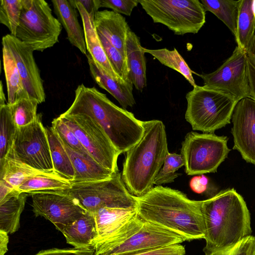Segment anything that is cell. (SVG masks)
Masks as SVG:
<instances>
[{"instance_id":"cell-1","label":"cell","mask_w":255,"mask_h":255,"mask_svg":"<svg viewBox=\"0 0 255 255\" xmlns=\"http://www.w3.org/2000/svg\"><path fill=\"white\" fill-rule=\"evenodd\" d=\"M136 198L137 215L143 221L171 231L188 241L204 239L201 201L191 200L178 190L161 185Z\"/></svg>"},{"instance_id":"cell-2","label":"cell","mask_w":255,"mask_h":255,"mask_svg":"<svg viewBox=\"0 0 255 255\" xmlns=\"http://www.w3.org/2000/svg\"><path fill=\"white\" fill-rule=\"evenodd\" d=\"M205 226V255L232 247L251 236V216L243 197L234 188L201 201Z\"/></svg>"},{"instance_id":"cell-3","label":"cell","mask_w":255,"mask_h":255,"mask_svg":"<svg viewBox=\"0 0 255 255\" xmlns=\"http://www.w3.org/2000/svg\"><path fill=\"white\" fill-rule=\"evenodd\" d=\"M75 94L73 103L64 114L90 117L101 127L121 154L140 140L144 132L142 121L132 113L116 105L95 87L82 84Z\"/></svg>"},{"instance_id":"cell-4","label":"cell","mask_w":255,"mask_h":255,"mask_svg":"<svg viewBox=\"0 0 255 255\" xmlns=\"http://www.w3.org/2000/svg\"><path fill=\"white\" fill-rule=\"evenodd\" d=\"M140 140L126 152L122 173L130 194L141 197L153 187L154 180L169 152L165 127L161 121H142Z\"/></svg>"},{"instance_id":"cell-5","label":"cell","mask_w":255,"mask_h":255,"mask_svg":"<svg viewBox=\"0 0 255 255\" xmlns=\"http://www.w3.org/2000/svg\"><path fill=\"white\" fill-rule=\"evenodd\" d=\"M185 118L192 129L214 132L231 123L238 103L230 96L206 86L196 85L186 95Z\"/></svg>"},{"instance_id":"cell-6","label":"cell","mask_w":255,"mask_h":255,"mask_svg":"<svg viewBox=\"0 0 255 255\" xmlns=\"http://www.w3.org/2000/svg\"><path fill=\"white\" fill-rule=\"evenodd\" d=\"M62 26L44 0H22L18 26L14 36L33 51H43L59 41Z\"/></svg>"},{"instance_id":"cell-7","label":"cell","mask_w":255,"mask_h":255,"mask_svg":"<svg viewBox=\"0 0 255 255\" xmlns=\"http://www.w3.org/2000/svg\"><path fill=\"white\" fill-rule=\"evenodd\" d=\"M71 184L63 192L92 215L104 207L136 209V197L128 190L119 171L107 179Z\"/></svg>"},{"instance_id":"cell-8","label":"cell","mask_w":255,"mask_h":255,"mask_svg":"<svg viewBox=\"0 0 255 255\" xmlns=\"http://www.w3.org/2000/svg\"><path fill=\"white\" fill-rule=\"evenodd\" d=\"M154 23L166 26L175 34L199 32L206 22V11L199 0H138Z\"/></svg>"},{"instance_id":"cell-9","label":"cell","mask_w":255,"mask_h":255,"mask_svg":"<svg viewBox=\"0 0 255 255\" xmlns=\"http://www.w3.org/2000/svg\"><path fill=\"white\" fill-rule=\"evenodd\" d=\"M228 138L214 133L190 131L182 142L181 154L187 175L215 173L230 151Z\"/></svg>"},{"instance_id":"cell-10","label":"cell","mask_w":255,"mask_h":255,"mask_svg":"<svg viewBox=\"0 0 255 255\" xmlns=\"http://www.w3.org/2000/svg\"><path fill=\"white\" fill-rule=\"evenodd\" d=\"M59 116L95 161L113 173L119 171L117 161L121 153L98 123L85 114L63 113Z\"/></svg>"},{"instance_id":"cell-11","label":"cell","mask_w":255,"mask_h":255,"mask_svg":"<svg viewBox=\"0 0 255 255\" xmlns=\"http://www.w3.org/2000/svg\"><path fill=\"white\" fill-rule=\"evenodd\" d=\"M41 118V114H37L32 123L17 128L11 149L6 156L39 171L52 172L49 142Z\"/></svg>"},{"instance_id":"cell-12","label":"cell","mask_w":255,"mask_h":255,"mask_svg":"<svg viewBox=\"0 0 255 255\" xmlns=\"http://www.w3.org/2000/svg\"><path fill=\"white\" fill-rule=\"evenodd\" d=\"M194 73L203 79L204 86L224 93L237 102L251 98L247 52L238 46L215 71L208 74Z\"/></svg>"},{"instance_id":"cell-13","label":"cell","mask_w":255,"mask_h":255,"mask_svg":"<svg viewBox=\"0 0 255 255\" xmlns=\"http://www.w3.org/2000/svg\"><path fill=\"white\" fill-rule=\"evenodd\" d=\"M29 195L35 216L43 217L55 227L70 225L87 211L63 191H39Z\"/></svg>"},{"instance_id":"cell-14","label":"cell","mask_w":255,"mask_h":255,"mask_svg":"<svg viewBox=\"0 0 255 255\" xmlns=\"http://www.w3.org/2000/svg\"><path fill=\"white\" fill-rule=\"evenodd\" d=\"M2 44L5 45L12 54L29 97L39 104L45 102L43 81L33 57V51L11 34L2 37Z\"/></svg>"},{"instance_id":"cell-15","label":"cell","mask_w":255,"mask_h":255,"mask_svg":"<svg viewBox=\"0 0 255 255\" xmlns=\"http://www.w3.org/2000/svg\"><path fill=\"white\" fill-rule=\"evenodd\" d=\"M183 237L150 222L142 226L127 240L105 251L101 255H115L151 250L180 244Z\"/></svg>"},{"instance_id":"cell-16","label":"cell","mask_w":255,"mask_h":255,"mask_svg":"<svg viewBox=\"0 0 255 255\" xmlns=\"http://www.w3.org/2000/svg\"><path fill=\"white\" fill-rule=\"evenodd\" d=\"M232 120L234 149L247 162L255 165V101L245 98L237 103Z\"/></svg>"},{"instance_id":"cell-17","label":"cell","mask_w":255,"mask_h":255,"mask_svg":"<svg viewBox=\"0 0 255 255\" xmlns=\"http://www.w3.org/2000/svg\"><path fill=\"white\" fill-rule=\"evenodd\" d=\"M135 208L104 207L93 214L98 233L94 247L112 237L137 216Z\"/></svg>"},{"instance_id":"cell-18","label":"cell","mask_w":255,"mask_h":255,"mask_svg":"<svg viewBox=\"0 0 255 255\" xmlns=\"http://www.w3.org/2000/svg\"><path fill=\"white\" fill-rule=\"evenodd\" d=\"M69 0L80 13L88 53L109 75L117 80L124 81L116 72L106 55L95 26V16L89 14L77 0Z\"/></svg>"},{"instance_id":"cell-19","label":"cell","mask_w":255,"mask_h":255,"mask_svg":"<svg viewBox=\"0 0 255 255\" xmlns=\"http://www.w3.org/2000/svg\"><path fill=\"white\" fill-rule=\"evenodd\" d=\"M94 24L97 32L126 57V43L130 28L125 18L113 10H103L96 14Z\"/></svg>"},{"instance_id":"cell-20","label":"cell","mask_w":255,"mask_h":255,"mask_svg":"<svg viewBox=\"0 0 255 255\" xmlns=\"http://www.w3.org/2000/svg\"><path fill=\"white\" fill-rule=\"evenodd\" d=\"M86 56L92 77L97 84L111 94L124 109L132 107L135 104L132 83L112 78L94 61L89 53Z\"/></svg>"},{"instance_id":"cell-21","label":"cell","mask_w":255,"mask_h":255,"mask_svg":"<svg viewBox=\"0 0 255 255\" xmlns=\"http://www.w3.org/2000/svg\"><path fill=\"white\" fill-rule=\"evenodd\" d=\"M51 2L57 19L66 31L68 40L87 55L84 29L78 21L77 8L69 0H53Z\"/></svg>"},{"instance_id":"cell-22","label":"cell","mask_w":255,"mask_h":255,"mask_svg":"<svg viewBox=\"0 0 255 255\" xmlns=\"http://www.w3.org/2000/svg\"><path fill=\"white\" fill-rule=\"evenodd\" d=\"M56 228L65 237L67 243L76 248H94L98 233L93 215L87 211L72 224Z\"/></svg>"},{"instance_id":"cell-23","label":"cell","mask_w":255,"mask_h":255,"mask_svg":"<svg viewBox=\"0 0 255 255\" xmlns=\"http://www.w3.org/2000/svg\"><path fill=\"white\" fill-rule=\"evenodd\" d=\"M126 51L130 80L136 90L142 92L147 83L145 52L139 38L130 29L127 34Z\"/></svg>"},{"instance_id":"cell-24","label":"cell","mask_w":255,"mask_h":255,"mask_svg":"<svg viewBox=\"0 0 255 255\" xmlns=\"http://www.w3.org/2000/svg\"><path fill=\"white\" fill-rule=\"evenodd\" d=\"M62 143L70 157L75 171V178L71 183L105 180L113 176L114 173L102 166L92 157L81 154Z\"/></svg>"},{"instance_id":"cell-25","label":"cell","mask_w":255,"mask_h":255,"mask_svg":"<svg viewBox=\"0 0 255 255\" xmlns=\"http://www.w3.org/2000/svg\"><path fill=\"white\" fill-rule=\"evenodd\" d=\"M27 195L14 190L0 201V230L10 234L17 231Z\"/></svg>"},{"instance_id":"cell-26","label":"cell","mask_w":255,"mask_h":255,"mask_svg":"<svg viewBox=\"0 0 255 255\" xmlns=\"http://www.w3.org/2000/svg\"><path fill=\"white\" fill-rule=\"evenodd\" d=\"M54 171L70 182L75 171L70 157L60 139L51 127H45Z\"/></svg>"},{"instance_id":"cell-27","label":"cell","mask_w":255,"mask_h":255,"mask_svg":"<svg viewBox=\"0 0 255 255\" xmlns=\"http://www.w3.org/2000/svg\"><path fill=\"white\" fill-rule=\"evenodd\" d=\"M13 158L5 156L0 159V179H3L16 190L28 179L45 174Z\"/></svg>"},{"instance_id":"cell-28","label":"cell","mask_w":255,"mask_h":255,"mask_svg":"<svg viewBox=\"0 0 255 255\" xmlns=\"http://www.w3.org/2000/svg\"><path fill=\"white\" fill-rule=\"evenodd\" d=\"M253 0H240L235 39L237 46L246 51L255 35Z\"/></svg>"},{"instance_id":"cell-29","label":"cell","mask_w":255,"mask_h":255,"mask_svg":"<svg viewBox=\"0 0 255 255\" xmlns=\"http://www.w3.org/2000/svg\"><path fill=\"white\" fill-rule=\"evenodd\" d=\"M2 45L3 65L8 96L7 104L12 105L18 99L29 97L24 87L12 54L5 45Z\"/></svg>"},{"instance_id":"cell-30","label":"cell","mask_w":255,"mask_h":255,"mask_svg":"<svg viewBox=\"0 0 255 255\" xmlns=\"http://www.w3.org/2000/svg\"><path fill=\"white\" fill-rule=\"evenodd\" d=\"M71 185L69 181L53 171L28 179L16 190L27 194L39 191H65L70 189Z\"/></svg>"},{"instance_id":"cell-31","label":"cell","mask_w":255,"mask_h":255,"mask_svg":"<svg viewBox=\"0 0 255 255\" xmlns=\"http://www.w3.org/2000/svg\"><path fill=\"white\" fill-rule=\"evenodd\" d=\"M205 11L220 19L235 36L240 0H201Z\"/></svg>"},{"instance_id":"cell-32","label":"cell","mask_w":255,"mask_h":255,"mask_svg":"<svg viewBox=\"0 0 255 255\" xmlns=\"http://www.w3.org/2000/svg\"><path fill=\"white\" fill-rule=\"evenodd\" d=\"M143 50L145 53L153 56L162 64L180 73L193 87L197 85L192 75L193 72L175 48L169 50L166 48L148 49L143 47Z\"/></svg>"},{"instance_id":"cell-33","label":"cell","mask_w":255,"mask_h":255,"mask_svg":"<svg viewBox=\"0 0 255 255\" xmlns=\"http://www.w3.org/2000/svg\"><path fill=\"white\" fill-rule=\"evenodd\" d=\"M0 159L11 150L17 130L8 104L0 106Z\"/></svg>"},{"instance_id":"cell-34","label":"cell","mask_w":255,"mask_h":255,"mask_svg":"<svg viewBox=\"0 0 255 255\" xmlns=\"http://www.w3.org/2000/svg\"><path fill=\"white\" fill-rule=\"evenodd\" d=\"M38 104L34 99L22 98L10 105L12 116L17 128L27 126L36 119Z\"/></svg>"},{"instance_id":"cell-35","label":"cell","mask_w":255,"mask_h":255,"mask_svg":"<svg viewBox=\"0 0 255 255\" xmlns=\"http://www.w3.org/2000/svg\"><path fill=\"white\" fill-rule=\"evenodd\" d=\"M22 7V0L0 1V22L6 26L13 36L19 23Z\"/></svg>"},{"instance_id":"cell-36","label":"cell","mask_w":255,"mask_h":255,"mask_svg":"<svg viewBox=\"0 0 255 255\" xmlns=\"http://www.w3.org/2000/svg\"><path fill=\"white\" fill-rule=\"evenodd\" d=\"M98 35L109 61L116 72L124 81L131 82L127 58L104 36L100 33Z\"/></svg>"},{"instance_id":"cell-37","label":"cell","mask_w":255,"mask_h":255,"mask_svg":"<svg viewBox=\"0 0 255 255\" xmlns=\"http://www.w3.org/2000/svg\"><path fill=\"white\" fill-rule=\"evenodd\" d=\"M184 165V160L181 154L168 152L163 167L154 180V184L159 186L174 182L179 175L176 171Z\"/></svg>"},{"instance_id":"cell-38","label":"cell","mask_w":255,"mask_h":255,"mask_svg":"<svg viewBox=\"0 0 255 255\" xmlns=\"http://www.w3.org/2000/svg\"><path fill=\"white\" fill-rule=\"evenodd\" d=\"M51 125L52 128L63 143L81 154L91 156L74 132L60 116L52 121Z\"/></svg>"},{"instance_id":"cell-39","label":"cell","mask_w":255,"mask_h":255,"mask_svg":"<svg viewBox=\"0 0 255 255\" xmlns=\"http://www.w3.org/2000/svg\"><path fill=\"white\" fill-rule=\"evenodd\" d=\"M206 255H255V237L251 235L232 247Z\"/></svg>"},{"instance_id":"cell-40","label":"cell","mask_w":255,"mask_h":255,"mask_svg":"<svg viewBox=\"0 0 255 255\" xmlns=\"http://www.w3.org/2000/svg\"><path fill=\"white\" fill-rule=\"evenodd\" d=\"M138 3V0H100V7L109 8L117 13L129 16Z\"/></svg>"},{"instance_id":"cell-41","label":"cell","mask_w":255,"mask_h":255,"mask_svg":"<svg viewBox=\"0 0 255 255\" xmlns=\"http://www.w3.org/2000/svg\"><path fill=\"white\" fill-rule=\"evenodd\" d=\"M35 255H95L94 248H52L42 250Z\"/></svg>"},{"instance_id":"cell-42","label":"cell","mask_w":255,"mask_h":255,"mask_svg":"<svg viewBox=\"0 0 255 255\" xmlns=\"http://www.w3.org/2000/svg\"><path fill=\"white\" fill-rule=\"evenodd\" d=\"M184 248L183 246L180 244H176L151 250L142 251L115 255H167L178 252Z\"/></svg>"},{"instance_id":"cell-43","label":"cell","mask_w":255,"mask_h":255,"mask_svg":"<svg viewBox=\"0 0 255 255\" xmlns=\"http://www.w3.org/2000/svg\"><path fill=\"white\" fill-rule=\"evenodd\" d=\"M249 81L251 89V97L255 101V57L247 51Z\"/></svg>"},{"instance_id":"cell-44","label":"cell","mask_w":255,"mask_h":255,"mask_svg":"<svg viewBox=\"0 0 255 255\" xmlns=\"http://www.w3.org/2000/svg\"><path fill=\"white\" fill-rule=\"evenodd\" d=\"M208 183V178L204 174H202L192 178L190 181V185L194 192L201 194L204 193L207 190Z\"/></svg>"},{"instance_id":"cell-45","label":"cell","mask_w":255,"mask_h":255,"mask_svg":"<svg viewBox=\"0 0 255 255\" xmlns=\"http://www.w3.org/2000/svg\"><path fill=\"white\" fill-rule=\"evenodd\" d=\"M87 12L95 16L100 7V0H77Z\"/></svg>"},{"instance_id":"cell-46","label":"cell","mask_w":255,"mask_h":255,"mask_svg":"<svg viewBox=\"0 0 255 255\" xmlns=\"http://www.w3.org/2000/svg\"><path fill=\"white\" fill-rule=\"evenodd\" d=\"M15 190L3 179H0V201L3 200L8 194Z\"/></svg>"},{"instance_id":"cell-47","label":"cell","mask_w":255,"mask_h":255,"mask_svg":"<svg viewBox=\"0 0 255 255\" xmlns=\"http://www.w3.org/2000/svg\"><path fill=\"white\" fill-rule=\"evenodd\" d=\"M7 233L0 230V255H4L8 251L9 237Z\"/></svg>"},{"instance_id":"cell-48","label":"cell","mask_w":255,"mask_h":255,"mask_svg":"<svg viewBox=\"0 0 255 255\" xmlns=\"http://www.w3.org/2000/svg\"><path fill=\"white\" fill-rule=\"evenodd\" d=\"M0 106L6 104L5 97L3 90V85L2 81L0 82Z\"/></svg>"},{"instance_id":"cell-49","label":"cell","mask_w":255,"mask_h":255,"mask_svg":"<svg viewBox=\"0 0 255 255\" xmlns=\"http://www.w3.org/2000/svg\"><path fill=\"white\" fill-rule=\"evenodd\" d=\"M185 254V248H183L182 249L179 250L178 252H176L174 253L167 255H184Z\"/></svg>"},{"instance_id":"cell-50","label":"cell","mask_w":255,"mask_h":255,"mask_svg":"<svg viewBox=\"0 0 255 255\" xmlns=\"http://www.w3.org/2000/svg\"><path fill=\"white\" fill-rule=\"evenodd\" d=\"M253 10L255 17V0H253Z\"/></svg>"}]
</instances>
